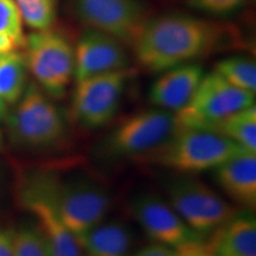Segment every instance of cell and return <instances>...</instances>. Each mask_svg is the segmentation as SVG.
Instances as JSON below:
<instances>
[{"mask_svg": "<svg viewBox=\"0 0 256 256\" xmlns=\"http://www.w3.org/2000/svg\"><path fill=\"white\" fill-rule=\"evenodd\" d=\"M232 25L188 14L150 18L132 44L138 63L150 72H162L209 56L232 43Z\"/></svg>", "mask_w": 256, "mask_h": 256, "instance_id": "cell-1", "label": "cell"}, {"mask_svg": "<svg viewBox=\"0 0 256 256\" xmlns=\"http://www.w3.org/2000/svg\"><path fill=\"white\" fill-rule=\"evenodd\" d=\"M22 194L46 200L76 238L104 220L112 203L107 188L86 174L64 179L40 176L25 184Z\"/></svg>", "mask_w": 256, "mask_h": 256, "instance_id": "cell-2", "label": "cell"}, {"mask_svg": "<svg viewBox=\"0 0 256 256\" xmlns=\"http://www.w3.org/2000/svg\"><path fill=\"white\" fill-rule=\"evenodd\" d=\"M246 151L214 130L185 128L174 130L168 139L142 156V159L180 174H197L215 170L228 159Z\"/></svg>", "mask_w": 256, "mask_h": 256, "instance_id": "cell-3", "label": "cell"}, {"mask_svg": "<svg viewBox=\"0 0 256 256\" xmlns=\"http://www.w3.org/2000/svg\"><path fill=\"white\" fill-rule=\"evenodd\" d=\"M14 104L5 116L8 136L14 145L26 150H44L63 139L64 116L37 83H28Z\"/></svg>", "mask_w": 256, "mask_h": 256, "instance_id": "cell-4", "label": "cell"}, {"mask_svg": "<svg viewBox=\"0 0 256 256\" xmlns=\"http://www.w3.org/2000/svg\"><path fill=\"white\" fill-rule=\"evenodd\" d=\"M25 62L37 84L51 98H60L74 78V46L62 31L46 28L25 37Z\"/></svg>", "mask_w": 256, "mask_h": 256, "instance_id": "cell-5", "label": "cell"}, {"mask_svg": "<svg viewBox=\"0 0 256 256\" xmlns=\"http://www.w3.org/2000/svg\"><path fill=\"white\" fill-rule=\"evenodd\" d=\"M254 104L255 94L234 87L215 72L204 74L188 104L174 113L176 130H211L229 115Z\"/></svg>", "mask_w": 256, "mask_h": 256, "instance_id": "cell-6", "label": "cell"}, {"mask_svg": "<svg viewBox=\"0 0 256 256\" xmlns=\"http://www.w3.org/2000/svg\"><path fill=\"white\" fill-rule=\"evenodd\" d=\"M166 191L171 206L203 238L238 214L235 206L198 179L176 178L168 184Z\"/></svg>", "mask_w": 256, "mask_h": 256, "instance_id": "cell-7", "label": "cell"}, {"mask_svg": "<svg viewBox=\"0 0 256 256\" xmlns=\"http://www.w3.org/2000/svg\"><path fill=\"white\" fill-rule=\"evenodd\" d=\"M132 76V70L126 68L76 82L72 100L74 120L88 130L107 124L119 110L127 82Z\"/></svg>", "mask_w": 256, "mask_h": 256, "instance_id": "cell-8", "label": "cell"}, {"mask_svg": "<svg viewBox=\"0 0 256 256\" xmlns=\"http://www.w3.org/2000/svg\"><path fill=\"white\" fill-rule=\"evenodd\" d=\"M176 130L174 113L154 108L127 118L108 136L104 150L112 156H142L162 145Z\"/></svg>", "mask_w": 256, "mask_h": 256, "instance_id": "cell-9", "label": "cell"}, {"mask_svg": "<svg viewBox=\"0 0 256 256\" xmlns=\"http://www.w3.org/2000/svg\"><path fill=\"white\" fill-rule=\"evenodd\" d=\"M78 17L87 28L104 32L132 46L148 11L140 0H75Z\"/></svg>", "mask_w": 256, "mask_h": 256, "instance_id": "cell-10", "label": "cell"}, {"mask_svg": "<svg viewBox=\"0 0 256 256\" xmlns=\"http://www.w3.org/2000/svg\"><path fill=\"white\" fill-rule=\"evenodd\" d=\"M130 209L134 218L156 243L177 248L204 238L184 222L168 202L156 194H139L132 200Z\"/></svg>", "mask_w": 256, "mask_h": 256, "instance_id": "cell-11", "label": "cell"}, {"mask_svg": "<svg viewBox=\"0 0 256 256\" xmlns=\"http://www.w3.org/2000/svg\"><path fill=\"white\" fill-rule=\"evenodd\" d=\"M76 82L102 74L126 69L130 64L126 46L104 32L87 28L74 46Z\"/></svg>", "mask_w": 256, "mask_h": 256, "instance_id": "cell-12", "label": "cell"}, {"mask_svg": "<svg viewBox=\"0 0 256 256\" xmlns=\"http://www.w3.org/2000/svg\"><path fill=\"white\" fill-rule=\"evenodd\" d=\"M203 76L202 66L194 63L165 70L153 82L150 101L156 108L177 113L191 100Z\"/></svg>", "mask_w": 256, "mask_h": 256, "instance_id": "cell-13", "label": "cell"}, {"mask_svg": "<svg viewBox=\"0 0 256 256\" xmlns=\"http://www.w3.org/2000/svg\"><path fill=\"white\" fill-rule=\"evenodd\" d=\"M220 188L235 203L254 210L256 206V152H242L215 168Z\"/></svg>", "mask_w": 256, "mask_h": 256, "instance_id": "cell-14", "label": "cell"}, {"mask_svg": "<svg viewBox=\"0 0 256 256\" xmlns=\"http://www.w3.org/2000/svg\"><path fill=\"white\" fill-rule=\"evenodd\" d=\"M22 202L38 220V226L46 240L51 256H84L76 236L64 226L46 200L22 194Z\"/></svg>", "mask_w": 256, "mask_h": 256, "instance_id": "cell-15", "label": "cell"}, {"mask_svg": "<svg viewBox=\"0 0 256 256\" xmlns=\"http://www.w3.org/2000/svg\"><path fill=\"white\" fill-rule=\"evenodd\" d=\"M208 242L216 256H256V220L236 214L214 230Z\"/></svg>", "mask_w": 256, "mask_h": 256, "instance_id": "cell-16", "label": "cell"}, {"mask_svg": "<svg viewBox=\"0 0 256 256\" xmlns=\"http://www.w3.org/2000/svg\"><path fill=\"white\" fill-rule=\"evenodd\" d=\"M76 238L84 256H130L133 246L132 232L118 220H102Z\"/></svg>", "mask_w": 256, "mask_h": 256, "instance_id": "cell-17", "label": "cell"}, {"mask_svg": "<svg viewBox=\"0 0 256 256\" xmlns=\"http://www.w3.org/2000/svg\"><path fill=\"white\" fill-rule=\"evenodd\" d=\"M28 66L23 54H6L0 58V98L8 104H17L26 89Z\"/></svg>", "mask_w": 256, "mask_h": 256, "instance_id": "cell-18", "label": "cell"}, {"mask_svg": "<svg viewBox=\"0 0 256 256\" xmlns=\"http://www.w3.org/2000/svg\"><path fill=\"white\" fill-rule=\"evenodd\" d=\"M209 130L222 134L247 151L256 152L255 104L229 115Z\"/></svg>", "mask_w": 256, "mask_h": 256, "instance_id": "cell-19", "label": "cell"}, {"mask_svg": "<svg viewBox=\"0 0 256 256\" xmlns=\"http://www.w3.org/2000/svg\"><path fill=\"white\" fill-rule=\"evenodd\" d=\"M23 19L14 0H0V54L14 52L24 48Z\"/></svg>", "mask_w": 256, "mask_h": 256, "instance_id": "cell-20", "label": "cell"}, {"mask_svg": "<svg viewBox=\"0 0 256 256\" xmlns=\"http://www.w3.org/2000/svg\"><path fill=\"white\" fill-rule=\"evenodd\" d=\"M215 72L242 90L256 92V66L254 60L243 56H230L217 62Z\"/></svg>", "mask_w": 256, "mask_h": 256, "instance_id": "cell-21", "label": "cell"}, {"mask_svg": "<svg viewBox=\"0 0 256 256\" xmlns=\"http://www.w3.org/2000/svg\"><path fill=\"white\" fill-rule=\"evenodd\" d=\"M23 23L34 31L52 28L58 12V0H14Z\"/></svg>", "mask_w": 256, "mask_h": 256, "instance_id": "cell-22", "label": "cell"}, {"mask_svg": "<svg viewBox=\"0 0 256 256\" xmlns=\"http://www.w3.org/2000/svg\"><path fill=\"white\" fill-rule=\"evenodd\" d=\"M14 256H51L40 226H25L16 230Z\"/></svg>", "mask_w": 256, "mask_h": 256, "instance_id": "cell-23", "label": "cell"}, {"mask_svg": "<svg viewBox=\"0 0 256 256\" xmlns=\"http://www.w3.org/2000/svg\"><path fill=\"white\" fill-rule=\"evenodd\" d=\"M249 0H186V5L194 11L211 16L226 17L241 10Z\"/></svg>", "mask_w": 256, "mask_h": 256, "instance_id": "cell-24", "label": "cell"}, {"mask_svg": "<svg viewBox=\"0 0 256 256\" xmlns=\"http://www.w3.org/2000/svg\"><path fill=\"white\" fill-rule=\"evenodd\" d=\"M177 256H216L209 242L204 238L194 240L176 248Z\"/></svg>", "mask_w": 256, "mask_h": 256, "instance_id": "cell-25", "label": "cell"}, {"mask_svg": "<svg viewBox=\"0 0 256 256\" xmlns=\"http://www.w3.org/2000/svg\"><path fill=\"white\" fill-rule=\"evenodd\" d=\"M130 256H177V252L176 248L154 243V244L146 246Z\"/></svg>", "mask_w": 256, "mask_h": 256, "instance_id": "cell-26", "label": "cell"}, {"mask_svg": "<svg viewBox=\"0 0 256 256\" xmlns=\"http://www.w3.org/2000/svg\"><path fill=\"white\" fill-rule=\"evenodd\" d=\"M16 230L10 228L0 229V256H14Z\"/></svg>", "mask_w": 256, "mask_h": 256, "instance_id": "cell-27", "label": "cell"}, {"mask_svg": "<svg viewBox=\"0 0 256 256\" xmlns=\"http://www.w3.org/2000/svg\"><path fill=\"white\" fill-rule=\"evenodd\" d=\"M6 114H8V104L0 98V121L5 119Z\"/></svg>", "mask_w": 256, "mask_h": 256, "instance_id": "cell-28", "label": "cell"}, {"mask_svg": "<svg viewBox=\"0 0 256 256\" xmlns=\"http://www.w3.org/2000/svg\"><path fill=\"white\" fill-rule=\"evenodd\" d=\"M2 132H0V150H2Z\"/></svg>", "mask_w": 256, "mask_h": 256, "instance_id": "cell-29", "label": "cell"}, {"mask_svg": "<svg viewBox=\"0 0 256 256\" xmlns=\"http://www.w3.org/2000/svg\"><path fill=\"white\" fill-rule=\"evenodd\" d=\"M2 56H4V55H2V54H0V58H2Z\"/></svg>", "mask_w": 256, "mask_h": 256, "instance_id": "cell-30", "label": "cell"}]
</instances>
